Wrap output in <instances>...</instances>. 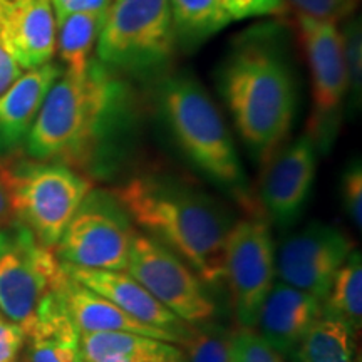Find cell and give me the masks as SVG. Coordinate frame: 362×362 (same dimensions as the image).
Masks as SVG:
<instances>
[{
	"label": "cell",
	"mask_w": 362,
	"mask_h": 362,
	"mask_svg": "<svg viewBox=\"0 0 362 362\" xmlns=\"http://www.w3.org/2000/svg\"><path fill=\"white\" fill-rule=\"evenodd\" d=\"M131 116L126 81L94 56L88 71H62L24 141L27 156L71 166L90 178L111 165Z\"/></svg>",
	"instance_id": "6da1fadb"
},
{
	"label": "cell",
	"mask_w": 362,
	"mask_h": 362,
	"mask_svg": "<svg viewBox=\"0 0 362 362\" xmlns=\"http://www.w3.org/2000/svg\"><path fill=\"white\" fill-rule=\"evenodd\" d=\"M218 89L240 138L264 166L287 143L298 89L291 54L275 27L243 33L218 67Z\"/></svg>",
	"instance_id": "7a4b0ae2"
},
{
	"label": "cell",
	"mask_w": 362,
	"mask_h": 362,
	"mask_svg": "<svg viewBox=\"0 0 362 362\" xmlns=\"http://www.w3.org/2000/svg\"><path fill=\"white\" fill-rule=\"evenodd\" d=\"M111 193L136 228L181 257L206 285L225 282L226 238L235 223L225 203L160 171L131 176Z\"/></svg>",
	"instance_id": "3957f363"
},
{
	"label": "cell",
	"mask_w": 362,
	"mask_h": 362,
	"mask_svg": "<svg viewBox=\"0 0 362 362\" xmlns=\"http://www.w3.org/2000/svg\"><path fill=\"white\" fill-rule=\"evenodd\" d=\"M156 101L161 117L183 155L216 187L257 215V205L223 116L200 79L173 72L160 81Z\"/></svg>",
	"instance_id": "277c9868"
},
{
	"label": "cell",
	"mask_w": 362,
	"mask_h": 362,
	"mask_svg": "<svg viewBox=\"0 0 362 362\" xmlns=\"http://www.w3.org/2000/svg\"><path fill=\"white\" fill-rule=\"evenodd\" d=\"M176 51L170 0H112L94 56L121 76H146L165 71Z\"/></svg>",
	"instance_id": "5b68a950"
},
{
	"label": "cell",
	"mask_w": 362,
	"mask_h": 362,
	"mask_svg": "<svg viewBox=\"0 0 362 362\" xmlns=\"http://www.w3.org/2000/svg\"><path fill=\"white\" fill-rule=\"evenodd\" d=\"M16 218L44 247L54 248L76 210L93 189V180L62 163L19 160L4 165Z\"/></svg>",
	"instance_id": "8992f818"
},
{
	"label": "cell",
	"mask_w": 362,
	"mask_h": 362,
	"mask_svg": "<svg viewBox=\"0 0 362 362\" xmlns=\"http://www.w3.org/2000/svg\"><path fill=\"white\" fill-rule=\"evenodd\" d=\"M138 233L111 189L93 188L84 198L54 253L76 269L126 272L131 243Z\"/></svg>",
	"instance_id": "52a82bcc"
},
{
	"label": "cell",
	"mask_w": 362,
	"mask_h": 362,
	"mask_svg": "<svg viewBox=\"0 0 362 362\" xmlns=\"http://www.w3.org/2000/svg\"><path fill=\"white\" fill-rule=\"evenodd\" d=\"M64 265L19 220L0 228V312L24 329L33 325L40 302L61 285Z\"/></svg>",
	"instance_id": "ba28073f"
},
{
	"label": "cell",
	"mask_w": 362,
	"mask_h": 362,
	"mask_svg": "<svg viewBox=\"0 0 362 362\" xmlns=\"http://www.w3.org/2000/svg\"><path fill=\"white\" fill-rule=\"evenodd\" d=\"M297 30L309 64L312 112L305 133L319 153H329L341 128L347 76L341 27L336 22L297 16Z\"/></svg>",
	"instance_id": "9c48e42d"
},
{
	"label": "cell",
	"mask_w": 362,
	"mask_h": 362,
	"mask_svg": "<svg viewBox=\"0 0 362 362\" xmlns=\"http://www.w3.org/2000/svg\"><path fill=\"white\" fill-rule=\"evenodd\" d=\"M128 274L189 325L214 322L218 307L208 285L181 257L141 232L131 243Z\"/></svg>",
	"instance_id": "30bf717a"
},
{
	"label": "cell",
	"mask_w": 362,
	"mask_h": 362,
	"mask_svg": "<svg viewBox=\"0 0 362 362\" xmlns=\"http://www.w3.org/2000/svg\"><path fill=\"white\" fill-rule=\"evenodd\" d=\"M225 282L242 329H253L267 293L275 284V243L259 215L235 220L226 238Z\"/></svg>",
	"instance_id": "8fae6325"
},
{
	"label": "cell",
	"mask_w": 362,
	"mask_h": 362,
	"mask_svg": "<svg viewBox=\"0 0 362 362\" xmlns=\"http://www.w3.org/2000/svg\"><path fill=\"white\" fill-rule=\"evenodd\" d=\"M352 250L354 242L344 230L324 221H312L280 243L275 252V275L280 282L322 302Z\"/></svg>",
	"instance_id": "7c38bea8"
},
{
	"label": "cell",
	"mask_w": 362,
	"mask_h": 362,
	"mask_svg": "<svg viewBox=\"0 0 362 362\" xmlns=\"http://www.w3.org/2000/svg\"><path fill=\"white\" fill-rule=\"evenodd\" d=\"M319 149L304 133L282 148L264 165L259 205L275 225L287 228L300 218L314 188Z\"/></svg>",
	"instance_id": "4fadbf2b"
},
{
	"label": "cell",
	"mask_w": 362,
	"mask_h": 362,
	"mask_svg": "<svg viewBox=\"0 0 362 362\" xmlns=\"http://www.w3.org/2000/svg\"><path fill=\"white\" fill-rule=\"evenodd\" d=\"M0 40L24 71L51 62L56 54L51 0H0Z\"/></svg>",
	"instance_id": "5bb4252c"
},
{
	"label": "cell",
	"mask_w": 362,
	"mask_h": 362,
	"mask_svg": "<svg viewBox=\"0 0 362 362\" xmlns=\"http://www.w3.org/2000/svg\"><path fill=\"white\" fill-rule=\"evenodd\" d=\"M64 269L71 279L88 287L89 291L96 292L98 296L107 298L133 319L149 325V327L170 332L171 336L178 339L180 346L187 341L192 332L193 325L183 322L180 317L166 309L138 280H134L126 272L88 270L69 265H64Z\"/></svg>",
	"instance_id": "9a60e30c"
},
{
	"label": "cell",
	"mask_w": 362,
	"mask_h": 362,
	"mask_svg": "<svg viewBox=\"0 0 362 362\" xmlns=\"http://www.w3.org/2000/svg\"><path fill=\"white\" fill-rule=\"evenodd\" d=\"M320 315L322 302L279 280L267 293L253 330L272 349L288 357Z\"/></svg>",
	"instance_id": "2e32d148"
},
{
	"label": "cell",
	"mask_w": 362,
	"mask_h": 362,
	"mask_svg": "<svg viewBox=\"0 0 362 362\" xmlns=\"http://www.w3.org/2000/svg\"><path fill=\"white\" fill-rule=\"evenodd\" d=\"M61 74V64L51 61L24 71L0 94V158H11L24 146L49 89Z\"/></svg>",
	"instance_id": "e0dca14e"
},
{
	"label": "cell",
	"mask_w": 362,
	"mask_h": 362,
	"mask_svg": "<svg viewBox=\"0 0 362 362\" xmlns=\"http://www.w3.org/2000/svg\"><path fill=\"white\" fill-rule=\"evenodd\" d=\"M59 292L64 300L66 310L69 312L72 322L76 324L81 334L128 332L136 334V336L160 339V341L180 346L178 339L171 336L170 332L149 327V325L133 319L107 298L98 296L96 292L89 291L88 287L71 279L67 272L64 280L59 285Z\"/></svg>",
	"instance_id": "ac0fdd59"
},
{
	"label": "cell",
	"mask_w": 362,
	"mask_h": 362,
	"mask_svg": "<svg viewBox=\"0 0 362 362\" xmlns=\"http://www.w3.org/2000/svg\"><path fill=\"white\" fill-rule=\"evenodd\" d=\"M25 341L29 362H83L81 332L66 310L59 287L40 302Z\"/></svg>",
	"instance_id": "d6986e66"
},
{
	"label": "cell",
	"mask_w": 362,
	"mask_h": 362,
	"mask_svg": "<svg viewBox=\"0 0 362 362\" xmlns=\"http://www.w3.org/2000/svg\"><path fill=\"white\" fill-rule=\"evenodd\" d=\"M106 12L72 13L56 22V51L64 72L81 76L96 54Z\"/></svg>",
	"instance_id": "ffe728a7"
},
{
	"label": "cell",
	"mask_w": 362,
	"mask_h": 362,
	"mask_svg": "<svg viewBox=\"0 0 362 362\" xmlns=\"http://www.w3.org/2000/svg\"><path fill=\"white\" fill-rule=\"evenodd\" d=\"M176 49L194 51L232 22L220 0H170Z\"/></svg>",
	"instance_id": "44dd1931"
},
{
	"label": "cell",
	"mask_w": 362,
	"mask_h": 362,
	"mask_svg": "<svg viewBox=\"0 0 362 362\" xmlns=\"http://www.w3.org/2000/svg\"><path fill=\"white\" fill-rule=\"evenodd\" d=\"M356 336L342 320L322 314L293 349L292 362H356Z\"/></svg>",
	"instance_id": "7402d4cb"
},
{
	"label": "cell",
	"mask_w": 362,
	"mask_h": 362,
	"mask_svg": "<svg viewBox=\"0 0 362 362\" xmlns=\"http://www.w3.org/2000/svg\"><path fill=\"white\" fill-rule=\"evenodd\" d=\"M322 314L336 317L361 332L362 325V259L359 250H352L337 270L322 300Z\"/></svg>",
	"instance_id": "603a6c76"
},
{
	"label": "cell",
	"mask_w": 362,
	"mask_h": 362,
	"mask_svg": "<svg viewBox=\"0 0 362 362\" xmlns=\"http://www.w3.org/2000/svg\"><path fill=\"white\" fill-rule=\"evenodd\" d=\"M79 346L83 362H106L165 354L176 344L128 332H89L81 334Z\"/></svg>",
	"instance_id": "cb8c5ba5"
},
{
	"label": "cell",
	"mask_w": 362,
	"mask_h": 362,
	"mask_svg": "<svg viewBox=\"0 0 362 362\" xmlns=\"http://www.w3.org/2000/svg\"><path fill=\"white\" fill-rule=\"evenodd\" d=\"M181 346L185 362H233L235 332L215 320L193 325Z\"/></svg>",
	"instance_id": "d4e9b609"
},
{
	"label": "cell",
	"mask_w": 362,
	"mask_h": 362,
	"mask_svg": "<svg viewBox=\"0 0 362 362\" xmlns=\"http://www.w3.org/2000/svg\"><path fill=\"white\" fill-rule=\"evenodd\" d=\"M344 64L347 76V96L352 110L361 107L362 98V27L361 17L351 16L341 29Z\"/></svg>",
	"instance_id": "484cf974"
},
{
	"label": "cell",
	"mask_w": 362,
	"mask_h": 362,
	"mask_svg": "<svg viewBox=\"0 0 362 362\" xmlns=\"http://www.w3.org/2000/svg\"><path fill=\"white\" fill-rule=\"evenodd\" d=\"M357 2L359 0H285L296 16L336 22V24L354 16Z\"/></svg>",
	"instance_id": "4316f807"
},
{
	"label": "cell",
	"mask_w": 362,
	"mask_h": 362,
	"mask_svg": "<svg viewBox=\"0 0 362 362\" xmlns=\"http://www.w3.org/2000/svg\"><path fill=\"white\" fill-rule=\"evenodd\" d=\"M342 205L352 225L361 228L362 225V165L359 158H354L346 166L341 180Z\"/></svg>",
	"instance_id": "83f0119b"
},
{
	"label": "cell",
	"mask_w": 362,
	"mask_h": 362,
	"mask_svg": "<svg viewBox=\"0 0 362 362\" xmlns=\"http://www.w3.org/2000/svg\"><path fill=\"white\" fill-rule=\"evenodd\" d=\"M233 362H285L253 329H240L235 332Z\"/></svg>",
	"instance_id": "f1b7e54d"
},
{
	"label": "cell",
	"mask_w": 362,
	"mask_h": 362,
	"mask_svg": "<svg viewBox=\"0 0 362 362\" xmlns=\"http://www.w3.org/2000/svg\"><path fill=\"white\" fill-rule=\"evenodd\" d=\"M232 21L257 19L282 13L285 0H220Z\"/></svg>",
	"instance_id": "f546056e"
},
{
	"label": "cell",
	"mask_w": 362,
	"mask_h": 362,
	"mask_svg": "<svg viewBox=\"0 0 362 362\" xmlns=\"http://www.w3.org/2000/svg\"><path fill=\"white\" fill-rule=\"evenodd\" d=\"M24 344V329L0 317V362H16Z\"/></svg>",
	"instance_id": "4dcf8cb0"
},
{
	"label": "cell",
	"mask_w": 362,
	"mask_h": 362,
	"mask_svg": "<svg viewBox=\"0 0 362 362\" xmlns=\"http://www.w3.org/2000/svg\"><path fill=\"white\" fill-rule=\"evenodd\" d=\"M112 0H51V6L57 22L72 13L106 12Z\"/></svg>",
	"instance_id": "1f68e13d"
},
{
	"label": "cell",
	"mask_w": 362,
	"mask_h": 362,
	"mask_svg": "<svg viewBox=\"0 0 362 362\" xmlns=\"http://www.w3.org/2000/svg\"><path fill=\"white\" fill-rule=\"evenodd\" d=\"M24 69L17 64V61L11 56L7 47L0 40V94H4L11 86L21 78Z\"/></svg>",
	"instance_id": "d6a6232c"
},
{
	"label": "cell",
	"mask_w": 362,
	"mask_h": 362,
	"mask_svg": "<svg viewBox=\"0 0 362 362\" xmlns=\"http://www.w3.org/2000/svg\"><path fill=\"white\" fill-rule=\"evenodd\" d=\"M16 211H13L12 205V194L11 188H8L7 178H6V170L4 165L0 163V228L11 225L12 221H16Z\"/></svg>",
	"instance_id": "836d02e7"
},
{
	"label": "cell",
	"mask_w": 362,
	"mask_h": 362,
	"mask_svg": "<svg viewBox=\"0 0 362 362\" xmlns=\"http://www.w3.org/2000/svg\"><path fill=\"white\" fill-rule=\"evenodd\" d=\"M106 362H185L183 351L181 347L176 346L165 354H155V356H141L133 357V359H119V361H106Z\"/></svg>",
	"instance_id": "e575fe53"
}]
</instances>
